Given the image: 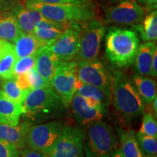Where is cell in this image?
<instances>
[{
    "label": "cell",
    "mask_w": 157,
    "mask_h": 157,
    "mask_svg": "<svg viewBox=\"0 0 157 157\" xmlns=\"http://www.w3.org/2000/svg\"><path fill=\"white\" fill-rule=\"evenodd\" d=\"M35 61H36V54L17 58L13 69V76L25 74L31 68H34Z\"/></svg>",
    "instance_id": "obj_30"
},
{
    "label": "cell",
    "mask_w": 157,
    "mask_h": 157,
    "mask_svg": "<svg viewBox=\"0 0 157 157\" xmlns=\"http://www.w3.org/2000/svg\"><path fill=\"white\" fill-rule=\"evenodd\" d=\"M17 59L13 43L0 39V81L13 76V69Z\"/></svg>",
    "instance_id": "obj_19"
},
{
    "label": "cell",
    "mask_w": 157,
    "mask_h": 157,
    "mask_svg": "<svg viewBox=\"0 0 157 157\" xmlns=\"http://www.w3.org/2000/svg\"><path fill=\"white\" fill-rule=\"evenodd\" d=\"M19 157H44V154L29 148V146H25V148L20 150Z\"/></svg>",
    "instance_id": "obj_35"
},
{
    "label": "cell",
    "mask_w": 157,
    "mask_h": 157,
    "mask_svg": "<svg viewBox=\"0 0 157 157\" xmlns=\"http://www.w3.org/2000/svg\"><path fill=\"white\" fill-rule=\"evenodd\" d=\"M1 90L10 99L20 104H22L25 96L29 92L21 90L17 85L14 76L7 79L2 80L1 83Z\"/></svg>",
    "instance_id": "obj_27"
},
{
    "label": "cell",
    "mask_w": 157,
    "mask_h": 157,
    "mask_svg": "<svg viewBox=\"0 0 157 157\" xmlns=\"http://www.w3.org/2000/svg\"><path fill=\"white\" fill-rule=\"evenodd\" d=\"M132 82L143 103L151 104L156 98V83L148 76L135 74L132 76Z\"/></svg>",
    "instance_id": "obj_24"
},
{
    "label": "cell",
    "mask_w": 157,
    "mask_h": 157,
    "mask_svg": "<svg viewBox=\"0 0 157 157\" xmlns=\"http://www.w3.org/2000/svg\"><path fill=\"white\" fill-rule=\"evenodd\" d=\"M10 11L14 15L20 29L27 34H32L37 23L46 18L39 11L26 6L24 7L19 3Z\"/></svg>",
    "instance_id": "obj_14"
},
{
    "label": "cell",
    "mask_w": 157,
    "mask_h": 157,
    "mask_svg": "<svg viewBox=\"0 0 157 157\" xmlns=\"http://www.w3.org/2000/svg\"><path fill=\"white\" fill-rule=\"evenodd\" d=\"M105 32V28L101 21H89L82 29L78 50L74 60L87 61L97 59Z\"/></svg>",
    "instance_id": "obj_9"
},
{
    "label": "cell",
    "mask_w": 157,
    "mask_h": 157,
    "mask_svg": "<svg viewBox=\"0 0 157 157\" xmlns=\"http://www.w3.org/2000/svg\"><path fill=\"white\" fill-rule=\"evenodd\" d=\"M23 113L22 104L12 101L0 89V124L17 125Z\"/></svg>",
    "instance_id": "obj_16"
},
{
    "label": "cell",
    "mask_w": 157,
    "mask_h": 157,
    "mask_svg": "<svg viewBox=\"0 0 157 157\" xmlns=\"http://www.w3.org/2000/svg\"><path fill=\"white\" fill-rule=\"evenodd\" d=\"M70 105L77 122L87 128L94 122L101 121L106 112L105 110L93 109L88 106L84 97L76 92L72 98Z\"/></svg>",
    "instance_id": "obj_13"
},
{
    "label": "cell",
    "mask_w": 157,
    "mask_h": 157,
    "mask_svg": "<svg viewBox=\"0 0 157 157\" xmlns=\"http://www.w3.org/2000/svg\"><path fill=\"white\" fill-rule=\"evenodd\" d=\"M136 1L144 5L148 10H154L156 8L157 0H136Z\"/></svg>",
    "instance_id": "obj_38"
},
{
    "label": "cell",
    "mask_w": 157,
    "mask_h": 157,
    "mask_svg": "<svg viewBox=\"0 0 157 157\" xmlns=\"http://www.w3.org/2000/svg\"><path fill=\"white\" fill-rule=\"evenodd\" d=\"M25 6L39 11L47 19L65 24L89 22L95 15L91 4L54 5L27 1Z\"/></svg>",
    "instance_id": "obj_3"
},
{
    "label": "cell",
    "mask_w": 157,
    "mask_h": 157,
    "mask_svg": "<svg viewBox=\"0 0 157 157\" xmlns=\"http://www.w3.org/2000/svg\"><path fill=\"white\" fill-rule=\"evenodd\" d=\"M22 33L10 10L0 12V39L14 43Z\"/></svg>",
    "instance_id": "obj_23"
},
{
    "label": "cell",
    "mask_w": 157,
    "mask_h": 157,
    "mask_svg": "<svg viewBox=\"0 0 157 157\" xmlns=\"http://www.w3.org/2000/svg\"><path fill=\"white\" fill-rule=\"evenodd\" d=\"M76 93H78L82 97H90L93 98L99 101L107 109L109 106L111 99L105 95L104 92L100 90L99 88L95 86L90 85L82 82L79 78H76Z\"/></svg>",
    "instance_id": "obj_26"
},
{
    "label": "cell",
    "mask_w": 157,
    "mask_h": 157,
    "mask_svg": "<svg viewBox=\"0 0 157 157\" xmlns=\"http://www.w3.org/2000/svg\"><path fill=\"white\" fill-rule=\"evenodd\" d=\"M82 29L81 23H70L62 34L46 48L53 52L59 60H72L78 52Z\"/></svg>",
    "instance_id": "obj_10"
},
{
    "label": "cell",
    "mask_w": 157,
    "mask_h": 157,
    "mask_svg": "<svg viewBox=\"0 0 157 157\" xmlns=\"http://www.w3.org/2000/svg\"><path fill=\"white\" fill-rule=\"evenodd\" d=\"M76 74L82 82L99 88L111 99L110 74L100 60H77Z\"/></svg>",
    "instance_id": "obj_11"
},
{
    "label": "cell",
    "mask_w": 157,
    "mask_h": 157,
    "mask_svg": "<svg viewBox=\"0 0 157 157\" xmlns=\"http://www.w3.org/2000/svg\"><path fill=\"white\" fill-rule=\"evenodd\" d=\"M20 151L16 147L0 140V157H19Z\"/></svg>",
    "instance_id": "obj_32"
},
{
    "label": "cell",
    "mask_w": 157,
    "mask_h": 157,
    "mask_svg": "<svg viewBox=\"0 0 157 157\" xmlns=\"http://www.w3.org/2000/svg\"><path fill=\"white\" fill-rule=\"evenodd\" d=\"M142 24H136L134 28L140 33L145 42H155L157 39V12L154 10L143 17Z\"/></svg>",
    "instance_id": "obj_25"
},
{
    "label": "cell",
    "mask_w": 157,
    "mask_h": 157,
    "mask_svg": "<svg viewBox=\"0 0 157 157\" xmlns=\"http://www.w3.org/2000/svg\"><path fill=\"white\" fill-rule=\"evenodd\" d=\"M14 76L15 77V81H16L17 85L21 90H25V91H30L31 90V87L30 83H29L28 77H27L26 73Z\"/></svg>",
    "instance_id": "obj_34"
},
{
    "label": "cell",
    "mask_w": 157,
    "mask_h": 157,
    "mask_svg": "<svg viewBox=\"0 0 157 157\" xmlns=\"http://www.w3.org/2000/svg\"><path fill=\"white\" fill-rule=\"evenodd\" d=\"M139 146L145 156H157V139L156 137L148 136L140 133H136Z\"/></svg>",
    "instance_id": "obj_28"
},
{
    "label": "cell",
    "mask_w": 157,
    "mask_h": 157,
    "mask_svg": "<svg viewBox=\"0 0 157 157\" xmlns=\"http://www.w3.org/2000/svg\"><path fill=\"white\" fill-rule=\"evenodd\" d=\"M18 3L17 0H0V12L10 10Z\"/></svg>",
    "instance_id": "obj_36"
},
{
    "label": "cell",
    "mask_w": 157,
    "mask_h": 157,
    "mask_svg": "<svg viewBox=\"0 0 157 157\" xmlns=\"http://www.w3.org/2000/svg\"><path fill=\"white\" fill-rule=\"evenodd\" d=\"M68 25L45 18L37 23L32 34L47 46L53 43L62 34Z\"/></svg>",
    "instance_id": "obj_15"
},
{
    "label": "cell",
    "mask_w": 157,
    "mask_h": 157,
    "mask_svg": "<svg viewBox=\"0 0 157 157\" xmlns=\"http://www.w3.org/2000/svg\"><path fill=\"white\" fill-rule=\"evenodd\" d=\"M85 137L84 129L66 125L44 154L50 157H84Z\"/></svg>",
    "instance_id": "obj_6"
},
{
    "label": "cell",
    "mask_w": 157,
    "mask_h": 157,
    "mask_svg": "<svg viewBox=\"0 0 157 157\" xmlns=\"http://www.w3.org/2000/svg\"><path fill=\"white\" fill-rule=\"evenodd\" d=\"M76 62L59 60L51 84L62 100L66 109L70 106L72 98L76 92Z\"/></svg>",
    "instance_id": "obj_8"
},
{
    "label": "cell",
    "mask_w": 157,
    "mask_h": 157,
    "mask_svg": "<svg viewBox=\"0 0 157 157\" xmlns=\"http://www.w3.org/2000/svg\"><path fill=\"white\" fill-rule=\"evenodd\" d=\"M58 61L59 60L53 54V52H51L46 48V46H44L36 53L35 68L39 74L49 84H51V81Z\"/></svg>",
    "instance_id": "obj_17"
},
{
    "label": "cell",
    "mask_w": 157,
    "mask_h": 157,
    "mask_svg": "<svg viewBox=\"0 0 157 157\" xmlns=\"http://www.w3.org/2000/svg\"><path fill=\"white\" fill-rule=\"evenodd\" d=\"M144 14L145 9L135 0H123L108 10L105 21L118 24H137L142 22Z\"/></svg>",
    "instance_id": "obj_12"
},
{
    "label": "cell",
    "mask_w": 157,
    "mask_h": 157,
    "mask_svg": "<svg viewBox=\"0 0 157 157\" xmlns=\"http://www.w3.org/2000/svg\"><path fill=\"white\" fill-rule=\"evenodd\" d=\"M145 157H157V156H145Z\"/></svg>",
    "instance_id": "obj_42"
},
{
    "label": "cell",
    "mask_w": 157,
    "mask_h": 157,
    "mask_svg": "<svg viewBox=\"0 0 157 157\" xmlns=\"http://www.w3.org/2000/svg\"><path fill=\"white\" fill-rule=\"evenodd\" d=\"M138 132L157 138L156 118L152 113H146L143 116L142 125Z\"/></svg>",
    "instance_id": "obj_29"
},
{
    "label": "cell",
    "mask_w": 157,
    "mask_h": 157,
    "mask_svg": "<svg viewBox=\"0 0 157 157\" xmlns=\"http://www.w3.org/2000/svg\"><path fill=\"white\" fill-rule=\"evenodd\" d=\"M151 104H152L151 109H152L153 115H154V117L156 118V115H157V98H155V99L152 101V103Z\"/></svg>",
    "instance_id": "obj_39"
},
{
    "label": "cell",
    "mask_w": 157,
    "mask_h": 157,
    "mask_svg": "<svg viewBox=\"0 0 157 157\" xmlns=\"http://www.w3.org/2000/svg\"><path fill=\"white\" fill-rule=\"evenodd\" d=\"M31 124L24 122L21 124L10 126V125L0 124V140L10 143L21 150L26 146L25 135Z\"/></svg>",
    "instance_id": "obj_18"
},
{
    "label": "cell",
    "mask_w": 157,
    "mask_h": 157,
    "mask_svg": "<svg viewBox=\"0 0 157 157\" xmlns=\"http://www.w3.org/2000/svg\"><path fill=\"white\" fill-rule=\"evenodd\" d=\"M30 2L45 4H54V5H66V4H91V0H28Z\"/></svg>",
    "instance_id": "obj_33"
},
{
    "label": "cell",
    "mask_w": 157,
    "mask_h": 157,
    "mask_svg": "<svg viewBox=\"0 0 157 157\" xmlns=\"http://www.w3.org/2000/svg\"><path fill=\"white\" fill-rule=\"evenodd\" d=\"M117 147V135L111 125L101 120L87 127L84 143V157H111Z\"/></svg>",
    "instance_id": "obj_4"
},
{
    "label": "cell",
    "mask_w": 157,
    "mask_h": 157,
    "mask_svg": "<svg viewBox=\"0 0 157 157\" xmlns=\"http://www.w3.org/2000/svg\"><path fill=\"white\" fill-rule=\"evenodd\" d=\"M156 49L157 48L154 42H146L139 45L134 60L136 74L141 76L150 75L151 66Z\"/></svg>",
    "instance_id": "obj_20"
},
{
    "label": "cell",
    "mask_w": 157,
    "mask_h": 157,
    "mask_svg": "<svg viewBox=\"0 0 157 157\" xmlns=\"http://www.w3.org/2000/svg\"><path fill=\"white\" fill-rule=\"evenodd\" d=\"M44 157H50L49 156H48V155H46V154H44Z\"/></svg>",
    "instance_id": "obj_41"
},
{
    "label": "cell",
    "mask_w": 157,
    "mask_h": 157,
    "mask_svg": "<svg viewBox=\"0 0 157 157\" xmlns=\"http://www.w3.org/2000/svg\"><path fill=\"white\" fill-rule=\"evenodd\" d=\"M121 1H123V0H121Z\"/></svg>",
    "instance_id": "obj_43"
},
{
    "label": "cell",
    "mask_w": 157,
    "mask_h": 157,
    "mask_svg": "<svg viewBox=\"0 0 157 157\" xmlns=\"http://www.w3.org/2000/svg\"><path fill=\"white\" fill-rule=\"evenodd\" d=\"M111 100L121 120L131 123L144 112V103L132 80L119 71L110 74Z\"/></svg>",
    "instance_id": "obj_1"
},
{
    "label": "cell",
    "mask_w": 157,
    "mask_h": 157,
    "mask_svg": "<svg viewBox=\"0 0 157 157\" xmlns=\"http://www.w3.org/2000/svg\"><path fill=\"white\" fill-rule=\"evenodd\" d=\"M150 75L152 77H156L157 76V49L155 50L154 56H153L151 66Z\"/></svg>",
    "instance_id": "obj_37"
},
{
    "label": "cell",
    "mask_w": 157,
    "mask_h": 157,
    "mask_svg": "<svg viewBox=\"0 0 157 157\" xmlns=\"http://www.w3.org/2000/svg\"><path fill=\"white\" fill-rule=\"evenodd\" d=\"M119 149L124 157H145L137 143L136 132L132 129L120 130Z\"/></svg>",
    "instance_id": "obj_22"
},
{
    "label": "cell",
    "mask_w": 157,
    "mask_h": 157,
    "mask_svg": "<svg viewBox=\"0 0 157 157\" xmlns=\"http://www.w3.org/2000/svg\"><path fill=\"white\" fill-rule=\"evenodd\" d=\"M111 157H124L121 154L120 151H119V148H116L114 151H113L112 154L111 155Z\"/></svg>",
    "instance_id": "obj_40"
},
{
    "label": "cell",
    "mask_w": 157,
    "mask_h": 157,
    "mask_svg": "<svg viewBox=\"0 0 157 157\" xmlns=\"http://www.w3.org/2000/svg\"><path fill=\"white\" fill-rule=\"evenodd\" d=\"M139 45L135 31L112 27L105 36V55L115 68H125L134 64Z\"/></svg>",
    "instance_id": "obj_2"
},
{
    "label": "cell",
    "mask_w": 157,
    "mask_h": 157,
    "mask_svg": "<svg viewBox=\"0 0 157 157\" xmlns=\"http://www.w3.org/2000/svg\"><path fill=\"white\" fill-rule=\"evenodd\" d=\"M22 106L23 114L42 118L56 116L66 109L52 87L31 90L23 101Z\"/></svg>",
    "instance_id": "obj_5"
},
{
    "label": "cell",
    "mask_w": 157,
    "mask_h": 157,
    "mask_svg": "<svg viewBox=\"0 0 157 157\" xmlns=\"http://www.w3.org/2000/svg\"><path fill=\"white\" fill-rule=\"evenodd\" d=\"M66 125L67 122L63 120H56L42 124L31 125L25 135L26 145L29 148L45 154Z\"/></svg>",
    "instance_id": "obj_7"
},
{
    "label": "cell",
    "mask_w": 157,
    "mask_h": 157,
    "mask_svg": "<svg viewBox=\"0 0 157 157\" xmlns=\"http://www.w3.org/2000/svg\"><path fill=\"white\" fill-rule=\"evenodd\" d=\"M14 48L17 58H23L36 54L43 47L46 46L32 34L22 33L14 42Z\"/></svg>",
    "instance_id": "obj_21"
},
{
    "label": "cell",
    "mask_w": 157,
    "mask_h": 157,
    "mask_svg": "<svg viewBox=\"0 0 157 157\" xmlns=\"http://www.w3.org/2000/svg\"><path fill=\"white\" fill-rule=\"evenodd\" d=\"M27 77L30 83L31 90L40 89L48 87H52L50 84H49L42 76L39 74L36 68H33L26 72Z\"/></svg>",
    "instance_id": "obj_31"
}]
</instances>
